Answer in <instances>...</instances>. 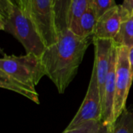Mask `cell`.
<instances>
[{"instance_id":"obj_1","label":"cell","mask_w":133,"mask_h":133,"mask_svg":"<svg viewBox=\"0 0 133 133\" xmlns=\"http://www.w3.org/2000/svg\"><path fill=\"white\" fill-rule=\"evenodd\" d=\"M91 42L93 37L82 38L67 29L58 34L55 44L46 47L41 57L45 76L54 83L60 94L65 92L75 78Z\"/></svg>"},{"instance_id":"obj_2","label":"cell","mask_w":133,"mask_h":133,"mask_svg":"<svg viewBox=\"0 0 133 133\" xmlns=\"http://www.w3.org/2000/svg\"><path fill=\"white\" fill-rule=\"evenodd\" d=\"M44 76L45 71L41 60L35 55H5L0 60V87L37 104L40 101L36 86Z\"/></svg>"},{"instance_id":"obj_3","label":"cell","mask_w":133,"mask_h":133,"mask_svg":"<svg viewBox=\"0 0 133 133\" xmlns=\"http://www.w3.org/2000/svg\"><path fill=\"white\" fill-rule=\"evenodd\" d=\"M0 28L16 38L26 54L41 57L46 46L34 22L11 0H0Z\"/></svg>"},{"instance_id":"obj_4","label":"cell","mask_w":133,"mask_h":133,"mask_svg":"<svg viewBox=\"0 0 133 133\" xmlns=\"http://www.w3.org/2000/svg\"><path fill=\"white\" fill-rule=\"evenodd\" d=\"M129 49L125 46H118L116 62L115 92L112 112L114 123L126 108V100L129 96L133 78L129 61Z\"/></svg>"},{"instance_id":"obj_5","label":"cell","mask_w":133,"mask_h":133,"mask_svg":"<svg viewBox=\"0 0 133 133\" xmlns=\"http://www.w3.org/2000/svg\"><path fill=\"white\" fill-rule=\"evenodd\" d=\"M28 15L34 22L44 45L48 47L57 42L53 0H27Z\"/></svg>"},{"instance_id":"obj_6","label":"cell","mask_w":133,"mask_h":133,"mask_svg":"<svg viewBox=\"0 0 133 133\" xmlns=\"http://www.w3.org/2000/svg\"><path fill=\"white\" fill-rule=\"evenodd\" d=\"M102 122V106L97 83V71L94 65L86 96L75 117L65 131L72 130L89 122Z\"/></svg>"},{"instance_id":"obj_7","label":"cell","mask_w":133,"mask_h":133,"mask_svg":"<svg viewBox=\"0 0 133 133\" xmlns=\"http://www.w3.org/2000/svg\"><path fill=\"white\" fill-rule=\"evenodd\" d=\"M130 16V13L122 5H117L98 19L93 38L114 40L122 23Z\"/></svg>"},{"instance_id":"obj_8","label":"cell","mask_w":133,"mask_h":133,"mask_svg":"<svg viewBox=\"0 0 133 133\" xmlns=\"http://www.w3.org/2000/svg\"><path fill=\"white\" fill-rule=\"evenodd\" d=\"M93 43L95 50L94 65L97 71V83L102 106L104 96V86L109 71L111 55L115 45V42L113 39L93 38Z\"/></svg>"},{"instance_id":"obj_9","label":"cell","mask_w":133,"mask_h":133,"mask_svg":"<svg viewBox=\"0 0 133 133\" xmlns=\"http://www.w3.org/2000/svg\"><path fill=\"white\" fill-rule=\"evenodd\" d=\"M118 45L115 43L113 47L110 67L108 74L107 76L105 86H104V96L102 103V123L112 124V112L115 92V79H116V62H117Z\"/></svg>"},{"instance_id":"obj_10","label":"cell","mask_w":133,"mask_h":133,"mask_svg":"<svg viewBox=\"0 0 133 133\" xmlns=\"http://www.w3.org/2000/svg\"><path fill=\"white\" fill-rule=\"evenodd\" d=\"M97 20L95 9L91 5L83 16L69 27V30L82 38H91L94 36Z\"/></svg>"},{"instance_id":"obj_11","label":"cell","mask_w":133,"mask_h":133,"mask_svg":"<svg viewBox=\"0 0 133 133\" xmlns=\"http://www.w3.org/2000/svg\"><path fill=\"white\" fill-rule=\"evenodd\" d=\"M72 0H53L55 23L58 34L69 27V10Z\"/></svg>"},{"instance_id":"obj_12","label":"cell","mask_w":133,"mask_h":133,"mask_svg":"<svg viewBox=\"0 0 133 133\" xmlns=\"http://www.w3.org/2000/svg\"><path fill=\"white\" fill-rule=\"evenodd\" d=\"M114 42L118 46H125L129 49L133 47V14L122 23Z\"/></svg>"},{"instance_id":"obj_13","label":"cell","mask_w":133,"mask_h":133,"mask_svg":"<svg viewBox=\"0 0 133 133\" xmlns=\"http://www.w3.org/2000/svg\"><path fill=\"white\" fill-rule=\"evenodd\" d=\"M111 133H133V109L125 108L112 124Z\"/></svg>"},{"instance_id":"obj_14","label":"cell","mask_w":133,"mask_h":133,"mask_svg":"<svg viewBox=\"0 0 133 133\" xmlns=\"http://www.w3.org/2000/svg\"><path fill=\"white\" fill-rule=\"evenodd\" d=\"M92 2L93 0H72L69 10V27L73 25L90 8L92 5Z\"/></svg>"},{"instance_id":"obj_15","label":"cell","mask_w":133,"mask_h":133,"mask_svg":"<svg viewBox=\"0 0 133 133\" xmlns=\"http://www.w3.org/2000/svg\"><path fill=\"white\" fill-rule=\"evenodd\" d=\"M92 5L94 6L97 18L99 19L107 11L116 6L117 4L115 0H93Z\"/></svg>"},{"instance_id":"obj_16","label":"cell","mask_w":133,"mask_h":133,"mask_svg":"<svg viewBox=\"0 0 133 133\" xmlns=\"http://www.w3.org/2000/svg\"><path fill=\"white\" fill-rule=\"evenodd\" d=\"M101 125L102 122H89L72 130H64L62 133H97L101 127Z\"/></svg>"},{"instance_id":"obj_17","label":"cell","mask_w":133,"mask_h":133,"mask_svg":"<svg viewBox=\"0 0 133 133\" xmlns=\"http://www.w3.org/2000/svg\"><path fill=\"white\" fill-rule=\"evenodd\" d=\"M112 124H104V123H102L101 127L99 132L97 133H111Z\"/></svg>"},{"instance_id":"obj_18","label":"cell","mask_w":133,"mask_h":133,"mask_svg":"<svg viewBox=\"0 0 133 133\" xmlns=\"http://www.w3.org/2000/svg\"><path fill=\"white\" fill-rule=\"evenodd\" d=\"M122 5L130 13V14H133V0H124Z\"/></svg>"},{"instance_id":"obj_19","label":"cell","mask_w":133,"mask_h":133,"mask_svg":"<svg viewBox=\"0 0 133 133\" xmlns=\"http://www.w3.org/2000/svg\"><path fill=\"white\" fill-rule=\"evenodd\" d=\"M129 61L130 63V67H131L133 78V47L129 49Z\"/></svg>"},{"instance_id":"obj_20","label":"cell","mask_w":133,"mask_h":133,"mask_svg":"<svg viewBox=\"0 0 133 133\" xmlns=\"http://www.w3.org/2000/svg\"><path fill=\"white\" fill-rule=\"evenodd\" d=\"M24 2L26 4V12H27V14H28V8H27V0H24ZM29 16V15H28Z\"/></svg>"}]
</instances>
